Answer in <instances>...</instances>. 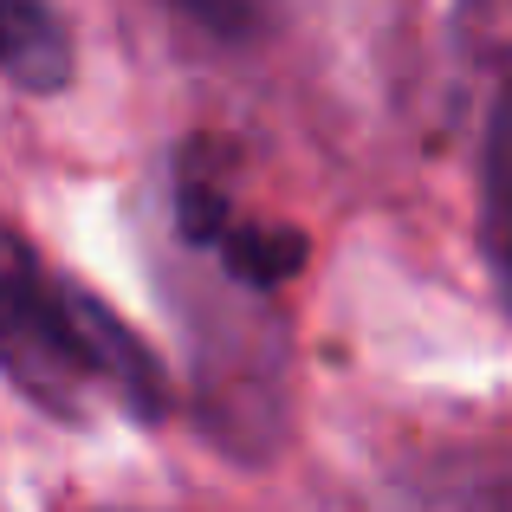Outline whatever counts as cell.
Segmentation results:
<instances>
[{"label": "cell", "mask_w": 512, "mask_h": 512, "mask_svg": "<svg viewBox=\"0 0 512 512\" xmlns=\"http://www.w3.org/2000/svg\"><path fill=\"white\" fill-rule=\"evenodd\" d=\"M0 376L46 415L124 409L137 422L169 415V376L150 344L104 299L59 279L13 227H0Z\"/></svg>", "instance_id": "6da1fadb"}, {"label": "cell", "mask_w": 512, "mask_h": 512, "mask_svg": "<svg viewBox=\"0 0 512 512\" xmlns=\"http://www.w3.org/2000/svg\"><path fill=\"white\" fill-rule=\"evenodd\" d=\"M389 512H512V422L402 461L389 480Z\"/></svg>", "instance_id": "7a4b0ae2"}, {"label": "cell", "mask_w": 512, "mask_h": 512, "mask_svg": "<svg viewBox=\"0 0 512 512\" xmlns=\"http://www.w3.org/2000/svg\"><path fill=\"white\" fill-rule=\"evenodd\" d=\"M480 253L512 312V91L480 85Z\"/></svg>", "instance_id": "3957f363"}, {"label": "cell", "mask_w": 512, "mask_h": 512, "mask_svg": "<svg viewBox=\"0 0 512 512\" xmlns=\"http://www.w3.org/2000/svg\"><path fill=\"white\" fill-rule=\"evenodd\" d=\"M0 78L39 98L72 85V33L59 0H0Z\"/></svg>", "instance_id": "277c9868"}, {"label": "cell", "mask_w": 512, "mask_h": 512, "mask_svg": "<svg viewBox=\"0 0 512 512\" xmlns=\"http://www.w3.org/2000/svg\"><path fill=\"white\" fill-rule=\"evenodd\" d=\"M454 52L474 85L512 91V0H461L454 7Z\"/></svg>", "instance_id": "5b68a950"}, {"label": "cell", "mask_w": 512, "mask_h": 512, "mask_svg": "<svg viewBox=\"0 0 512 512\" xmlns=\"http://www.w3.org/2000/svg\"><path fill=\"white\" fill-rule=\"evenodd\" d=\"M169 7L182 13V20L221 33V39H253L260 20H266V0H169Z\"/></svg>", "instance_id": "8992f818"}]
</instances>
